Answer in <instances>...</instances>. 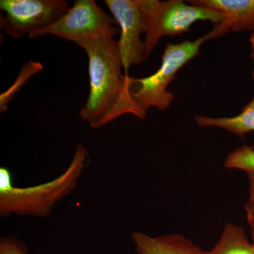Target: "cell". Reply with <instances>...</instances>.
Wrapping results in <instances>:
<instances>
[{
    "label": "cell",
    "instance_id": "cell-1",
    "mask_svg": "<svg viewBox=\"0 0 254 254\" xmlns=\"http://www.w3.org/2000/svg\"><path fill=\"white\" fill-rule=\"evenodd\" d=\"M114 36L101 35L75 43L88 56L90 78L89 94L79 115L94 129L127 114L145 118L132 98L131 77L123 73L120 47Z\"/></svg>",
    "mask_w": 254,
    "mask_h": 254
},
{
    "label": "cell",
    "instance_id": "cell-5",
    "mask_svg": "<svg viewBox=\"0 0 254 254\" xmlns=\"http://www.w3.org/2000/svg\"><path fill=\"white\" fill-rule=\"evenodd\" d=\"M115 18L105 12L94 0H76L59 20L44 29L28 35L31 39L53 35L76 43L78 40L120 33Z\"/></svg>",
    "mask_w": 254,
    "mask_h": 254
},
{
    "label": "cell",
    "instance_id": "cell-2",
    "mask_svg": "<svg viewBox=\"0 0 254 254\" xmlns=\"http://www.w3.org/2000/svg\"><path fill=\"white\" fill-rule=\"evenodd\" d=\"M86 147L78 143L67 169L54 180L36 186H14L9 169L0 168V215L44 218L77 186L89 163Z\"/></svg>",
    "mask_w": 254,
    "mask_h": 254
},
{
    "label": "cell",
    "instance_id": "cell-12",
    "mask_svg": "<svg viewBox=\"0 0 254 254\" xmlns=\"http://www.w3.org/2000/svg\"><path fill=\"white\" fill-rule=\"evenodd\" d=\"M43 69V66L37 62L30 61L25 64L21 68L16 81L9 88L0 95V112L4 113L7 110V105L13 100L15 95L24 86L28 80L36 73Z\"/></svg>",
    "mask_w": 254,
    "mask_h": 254
},
{
    "label": "cell",
    "instance_id": "cell-13",
    "mask_svg": "<svg viewBox=\"0 0 254 254\" xmlns=\"http://www.w3.org/2000/svg\"><path fill=\"white\" fill-rule=\"evenodd\" d=\"M224 167L242 170L247 174L254 173V146L244 145L233 150L225 158Z\"/></svg>",
    "mask_w": 254,
    "mask_h": 254
},
{
    "label": "cell",
    "instance_id": "cell-6",
    "mask_svg": "<svg viewBox=\"0 0 254 254\" xmlns=\"http://www.w3.org/2000/svg\"><path fill=\"white\" fill-rule=\"evenodd\" d=\"M0 9L5 12L1 28L20 39L51 26L70 8L64 0H1Z\"/></svg>",
    "mask_w": 254,
    "mask_h": 254
},
{
    "label": "cell",
    "instance_id": "cell-16",
    "mask_svg": "<svg viewBox=\"0 0 254 254\" xmlns=\"http://www.w3.org/2000/svg\"><path fill=\"white\" fill-rule=\"evenodd\" d=\"M250 183V198L249 201L254 202V173L247 174Z\"/></svg>",
    "mask_w": 254,
    "mask_h": 254
},
{
    "label": "cell",
    "instance_id": "cell-3",
    "mask_svg": "<svg viewBox=\"0 0 254 254\" xmlns=\"http://www.w3.org/2000/svg\"><path fill=\"white\" fill-rule=\"evenodd\" d=\"M210 41L208 34L195 41H185L173 44L167 43L160 68L153 74L143 78L131 77L130 91L137 107L143 116L150 108L165 111L175 99L168 91L170 83L177 73L189 62L200 54V48L205 42Z\"/></svg>",
    "mask_w": 254,
    "mask_h": 254
},
{
    "label": "cell",
    "instance_id": "cell-9",
    "mask_svg": "<svg viewBox=\"0 0 254 254\" xmlns=\"http://www.w3.org/2000/svg\"><path fill=\"white\" fill-rule=\"evenodd\" d=\"M138 254H201L203 250L180 234L152 237L140 232L132 233Z\"/></svg>",
    "mask_w": 254,
    "mask_h": 254
},
{
    "label": "cell",
    "instance_id": "cell-4",
    "mask_svg": "<svg viewBox=\"0 0 254 254\" xmlns=\"http://www.w3.org/2000/svg\"><path fill=\"white\" fill-rule=\"evenodd\" d=\"M141 3L148 58L163 37L187 33L196 21H210L218 24L222 21V15L218 12L187 4L182 0H141Z\"/></svg>",
    "mask_w": 254,
    "mask_h": 254
},
{
    "label": "cell",
    "instance_id": "cell-18",
    "mask_svg": "<svg viewBox=\"0 0 254 254\" xmlns=\"http://www.w3.org/2000/svg\"><path fill=\"white\" fill-rule=\"evenodd\" d=\"M250 42L251 46H252V49L254 50V31L252 32V35H251Z\"/></svg>",
    "mask_w": 254,
    "mask_h": 254
},
{
    "label": "cell",
    "instance_id": "cell-11",
    "mask_svg": "<svg viewBox=\"0 0 254 254\" xmlns=\"http://www.w3.org/2000/svg\"><path fill=\"white\" fill-rule=\"evenodd\" d=\"M201 254H254V244L248 240L242 227L227 223L218 243Z\"/></svg>",
    "mask_w": 254,
    "mask_h": 254
},
{
    "label": "cell",
    "instance_id": "cell-10",
    "mask_svg": "<svg viewBox=\"0 0 254 254\" xmlns=\"http://www.w3.org/2000/svg\"><path fill=\"white\" fill-rule=\"evenodd\" d=\"M194 119L198 126L222 128L244 139L247 133L254 131V97L236 116L210 118L198 115Z\"/></svg>",
    "mask_w": 254,
    "mask_h": 254
},
{
    "label": "cell",
    "instance_id": "cell-7",
    "mask_svg": "<svg viewBox=\"0 0 254 254\" xmlns=\"http://www.w3.org/2000/svg\"><path fill=\"white\" fill-rule=\"evenodd\" d=\"M120 28L118 41L124 71L128 76L131 65L140 64L148 59L144 41L145 26L141 0H105Z\"/></svg>",
    "mask_w": 254,
    "mask_h": 254
},
{
    "label": "cell",
    "instance_id": "cell-17",
    "mask_svg": "<svg viewBox=\"0 0 254 254\" xmlns=\"http://www.w3.org/2000/svg\"><path fill=\"white\" fill-rule=\"evenodd\" d=\"M251 59H252V63H253V70H252V78H253V79L254 80V50L252 49V52H251L250 54Z\"/></svg>",
    "mask_w": 254,
    "mask_h": 254
},
{
    "label": "cell",
    "instance_id": "cell-15",
    "mask_svg": "<svg viewBox=\"0 0 254 254\" xmlns=\"http://www.w3.org/2000/svg\"><path fill=\"white\" fill-rule=\"evenodd\" d=\"M247 220L251 229V238L254 244V202L249 201L245 205Z\"/></svg>",
    "mask_w": 254,
    "mask_h": 254
},
{
    "label": "cell",
    "instance_id": "cell-14",
    "mask_svg": "<svg viewBox=\"0 0 254 254\" xmlns=\"http://www.w3.org/2000/svg\"><path fill=\"white\" fill-rule=\"evenodd\" d=\"M0 254H28V250L21 240L7 236L0 240Z\"/></svg>",
    "mask_w": 254,
    "mask_h": 254
},
{
    "label": "cell",
    "instance_id": "cell-8",
    "mask_svg": "<svg viewBox=\"0 0 254 254\" xmlns=\"http://www.w3.org/2000/svg\"><path fill=\"white\" fill-rule=\"evenodd\" d=\"M189 4L212 10L222 15V21L208 33L209 39L227 32L254 31V0H190Z\"/></svg>",
    "mask_w": 254,
    "mask_h": 254
}]
</instances>
